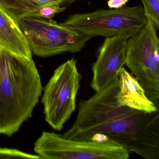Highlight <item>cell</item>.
Wrapping results in <instances>:
<instances>
[{
    "label": "cell",
    "mask_w": 159,
    "mask_h": 159,
    "mask_svg": "<svg viewBox=\"0 0 159 159\" xmlns=\"http://www.w3.org/2000/svg\"><path fill=\"white\" fill-rule=\"evenodd\" d=\"M137 79L146 95L159 108V40L151 20L126 43L125 65Z\"/></svg>",
    "instance_id": "obj_4"
},
{
    "label": "cell",
    "mask_w": 159,
    "mask_h": 159,
    "mask_svg": "<svg viewBox=\"0 0 159 159\" xmlns=\"http://www.w3.org/2000/svg\"><path fill=\"white\" fill-rule=\"evenodd\" d=\"M43 91L32 58L0 55V134L11 137L32 116Z\"/></svg>",
    "instance_id": "obj_2"
},
{
    "label": "cell",
    "mask_w": 159,
    "mask_h": 159,
    "mask_svg": "<svg viewBox=\"0 0 159 159\" xmlns=\"http://www.w3.org/2000/svg\"><path fill=\"white\" fill-rule=\"evenodd\" d=\"M31 52L47 57L62 53L80 52L92 37L39 17H23L16 21Z\"/></svg>",
    "instance_id": "obj_6"
},
{
    "label": "cell",
    "mask_w": 159,
    "mask_h": 159,
    "mask_svg": "<svg viewBox=\"0 0 159 159\" xmlns=\"http://www.w3.org/2000/svg\"><path fill=\"white\" fill-rule=\"evenodd\" d=\"M130 37L120 35L106 38L98 50L97 59L92 66V89L95 92L103 89L119 77L125 65L126 43Z\"/></svg>",
    "instance_id": "obj_8"
},
{
    "label": "cell",
    "mask_w": 159,
    "mask_h": 159,
    "mask_svg": "<svg viewBox=\"0 0 159 159\" xmlns=\"http://www.w3.org/2000/svg\"><path fill=\"white\" fill-rule=\"evenodd\" d=\"M147 18L151 20L155 28L159 29V0H141Z\"/></svg>",
    "instance_id": "obj_12"
},
{
    "label": "cell",
    "mask_w": 159,
    "mask_h": 159,
    "mask_svg": "<svg viewBox=\"0 0 159 159\" xmlns=\"http://www.w3.org/2000/svg\"><path fill=\"white\" fill-rule=\"evenodd\" d=\"M34 150L43 159H127L128 150L109 142L75 140L43 132Z\"/></svg>",
    "instance_id": "obj_7"
},
{
    "label": "cell",
    "mask_w": 159,
    "mask_h": 159,
    "mask_svg": "<svg viewBox=\"0 0 159 159\" xmlns=\"http://www.w3.org/2000/svg\"><path fill=\"white\" fill-rule=\"evenodd\" d=\"M0 6L16 22L23 17H32L43 7L34 0H0Z\"/></svg>",
    "instance_id": "obj_11"
},
{
    "label": "cell",
    "mask_w": 159,
    "mask_h": 159,
    "mask_svg": "<svg viewBox=\"0 0 159 159\" xmlns=\"http://www.w3.org/2000/svg\"><path fill=\"white\" fill-rule=\"evenodd\" d=\"M2 48H1V47H0V55H1V54L2 52Z\"/></svg>",
    "instance_id": "obj_17"
},
{
    "label": "cell",
    "mask_w": 159,
    "mask_h": 159,
    "mask_svg": "<svg viewBox=\"0 0 159 159\" xmlns=\"http://www.w3.org/2000/svg\"><path fill=\"white\" fill-rule=\"evenodd\" d=\"M66 10V7H62L58 5L43 6L37 11L32 17L44 18L52 20L56 14L64 11Z\"/></svg>",
    "instance_id": "obj_14"
},
{
    "label": "cell",
    "mask_w": 159,
    "mask_h": 159,
    "mask_svg": "<svg viewBox=\"0 0 159 159\" xmlns=\"http://www.w3.org/2000/svg\"><path fill=\"white\" fill-rule=\"evenodd\" d=\"M1 159H39L38 155L29 154L16 149L0 148Z\"/></svg>",
    "instance_id": "obj_13"
},
{
    "label": "cell",
    "mask_w": 159,
    "mask_h": 159,
    "mask_svg": "<svg viewBox=\"0 0 159 159\" xmlns=\"http://www.w3.org/2000/svg\"><path fill=\"white\" fill-rule=\"evenodd\" d=\"M81 79L77 61L71 58L55 70L43 88L42 103L45 120L55 130L61 131L75 111Z\"/></svg>",
    "instance_id": "obj_5"
},
{
    "label": "cell",
    "mask_w": 159,
    "mask_h": 159,
    "mask_svg": "<svg viewBox=\"0 0 159 159\" xmlns=\"http://www.w3.org/2000/svg\"><path fill=\"white\" fill-rule=\"evenodd\" d=\"M43 7L48 5H58L66 7L75 2L76 0H34Z\"/></svg>",
    "instance_id": "obj_15"
},
{
    "label": "cell",
    "mask_w": 159,
    "mask_h": 159,
    "mask_svg": "<svg viewBox=\"0 0 159 159\" xmlns=\"http://www.w3.org/2000/svg\"><path fill=\"white\" fill-rule=\"evenodd\" d=\"M0 47L20 57L32 58L29 45L16 21L0 6Z\"/></svg>",
    "instance_id": "obj_10"
},
{
    "label": "cell",
    "mask_w": 159,
    "mask_h": 159,
    "mask_svg": "<svg viewBox=\"0 0 159 159\" xmlns=\"http://www.w3.org/2000/svg\"><path fill=\"white\" fill-rule=\"evenodd\" d=\"M119 77L78 106L71 127L62 135L75 140L109 142L146 159H159V110L119 106Z\"/></svg>",
    "instance_id": "obj_1"
},
{
    "label": "cell",
    "mask_w": 159,
    "mask_h": 159,
    "mask_svg": "<svg viewBox=\"0 0 159 159\" xmlns=\"http://www.w3.org/2000/svg\"><path fill=\"white\" fill-rule=\"evenodd\" d=\"M147 21L143 7L137 6L75 14L60 24L92 38L120 35L131 37L137 34Z\"/></svg>",
    "instance_id": "obj_3"
},
{
    "label": "cell",
    "mask_w": 159,
    "mask_h": 159,
    "mask_svg": "<svg viewBox=\"0 0 159 159\" xmlns=\"http://www.w3.org/2000/svg\"><path fill=\"white\" fill-rule=\"evenodd\" d=\"M129 0H109L108 6L110 9H119L123 7Z\"/></svg>",
    "instance_id": "obj_16"
},
{
    "label": "cell",
    "mask_w": 159,
    "mask_h": 159,
    "mask_svg": "<svg viewBox=\"0 0 159 159\" xmlns=\"http://www.w3.org/2000/svg\"><path fill=\"white\" fill-rule=\"evenodd\" d=\"M119 87L116 98L119 106L149 113L159 110L148 98L137 79L124 67L119 73Z\"/></svg>",
    "instance_id": "obj_9"
}]
</instances>
